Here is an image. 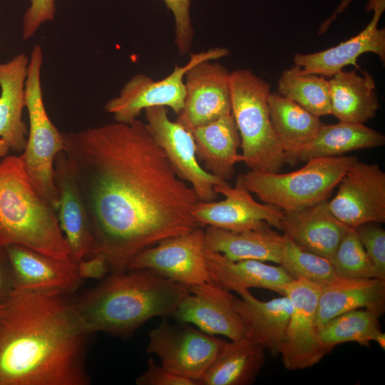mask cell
<instances>
[{"mask_svg":"<svg viewBox=\"0 0 385 385\" xmlns=\"http://www.w3.org/2000/svg\"><path fill=\"white\" fill-rule=\"evenodd\" d=\"M93 237L111 273L139 252L199 227V199L180 178L146 124L114 123L62 132ZM89 257V256H88Z\"/></svg>","mask_w":385,"mask_h":385,"instance_id":"obj_1","label":"cell"},{"mask_svg":"<svg viewBox=\"0 0 385 385\" xmlns=\"http://www.w3.org/2000/svg\"><path fill=\"white\" fill-rule=\"evenodd\" d=\"M88 334L67 293L14 289L0 308V385H88Z\"/></svg>","mask_w":385,"mask_h":385,"instance_id":"obj_2","label":"cell"},{"mask_svg":"<svg viewBox=\"0 0 385 385\" xmlns=\"http://www.w3.org/2000/svg\"><path fill=\"white\" fill-rule=\"evenodd\" d=\"M189 288L149 270H129L112 273L73 306L88 334L128 337L153 317L172 315Z\"/></svg>","mask_w":385,"mask_h":385,"instance_id":"obj_3","label":"cell"},{"mask_svg":"<svg viewBox=\"0 0 385 385\" xmlns=\"http://www.w3.org/2000/svg\"><path fill=\"white\" fill-rule=\"evenodd\" d=\"M19 245L73 260L56 212L31 185L20 155L0 162V246Z\"/></svg>","mask_w":385,"mask_h":385,"instance_id":"obj_4","label":"cell"},{"mask_svg":"<svg viewBox=\"0 0 385 385\" xmlns=\"http://www.w3.org/2000/svg\"><path fill=\"white\" fill-rule=\"evenodd\" d=\"M230 86L243 163L250 170L279 172L287 160L270 119V83L250 70L237 69L230 73Z\"/></svg>","mask_w":385,"mask_h":385,"instance_id":"obj_5","label":"cell"},{"mask_svg":"<svg viewBox=\"0 0 385 385\" xmlns=\"http://www.w3.org/2000/svg\"><path fill=\"white\" fill-rule=\"evenodd\" d=\"M358 158H315L302 168L280 173L250 170L237 182L262 201L282 211H295L327 200L333 189Z\"/></svg>","mask_w":385,"mask_h":385,"instance_id":"obj_6","label":"cell"},{"mask_svg":"<svg viewBox=\"0 0 385 385\" xmlns=\"http://www.w3.org/2000/svg\"><path fill=\"white\" fill-rule=\"evenodd\" d=\"M43 61L42 48L36 44L29 58L25 83L29 128L26 145L20 157L32 187L57 212L59 195L53 178V164L65 146L62 132L53 123L45 108L41 79Z\"/></svg>","mask_w":385,"mask_h":385,"instance_id":"obj_7","label":"cell"},{"mask_svg":"<svg viewBox=\"0 0 385 385\" xmlns=\"http://www.w3.org/2000/svg\"><path fill=\"white\" fill-rule=\"evenodd\" d=\"M226 48H213L192 53L183 66L175 63L172 72L163 79L155 81L139 73L133 76L122 88L118 96L107 101L105 111L113 115L116 122L130 123L141 112L153 106L170 108L179 114L185 96L184 78L192 66L204 61L216 60L229 55Z\"/></svg>","mask_w":385,"mask_h":385,"instance_id":"obj_8","label":"cell"},{"mask_svg":"<svg viewBox=\"0 0 385 385\" xmlns=\"http://www.w3.org/2000/svg\"><path fill=\"white\" fill-rule=\"evenodd\" d=\"M148 337V354L157 355L167 370L198 384L228 342L190 324H172L166 317L149 332Z\"/></svg>","mask_w":385,"mask_h":385,"instance_id":"obj_9","label":"cell"},{"mask_svg":"<svg viewBox=\"0 0 385 385\" xmlns=\"http://www.w3.org/2000/svg\"><path fill=\"white\" fill-rule=\"evenodd\" d=\"M321 289L318 284L297 278L285 289L292 309L279 354L287 370L312 367L332 351L322 341L316 324Z\"/></svg>","mask_w":385,"mask_h":385,"instance_id":"obj_10","label":"cell"},{"mask_svg":"<svg viewBox=\"0 0 385 385\" xmlns=\"http://www.w3.org/2000/svg\"><path fill=\"white\" fill-rule=\"evenodd\" d=\"M149 270L188 287L211 282L205 255V229L165 239L137 253L127 270Z\"/></svg>","mask_w":385,"mask_h":385,"instance_id":"obj_11","label":"cell"},{"mask_svg":"<svg viewBox=\"0 0 385 385\" xmlns=\"http://www.w3.org/2000/svg\"><path fill=\"white\" fill-rule=\"evenodd\" d=\"M144 111L149 132L178 176L189 183L200 201L215 200L217 193L214 186L227 181L210 173L199 164L191 131L176 120H171L164 106L150 107Z\"/></svg>","mask_w":385,"mask_h":385,"instance_id":"obj_12","label":"cell"},{"mask_svg":"<svg viewBox=\"0 0 385 385\" xmlns=\"http://www.w3.org/2000/svg\"><path fill=\"white\" fill-rule=\"evenodd\" d=\"M338 185L328 205L339 221L352 229L385 222V173L378 164L356 161Z\"/></svg>","mask_w":385,"mask_h":385,"instance_id":"obj_13","label":"cell"},{"mask_svg":"<svg viewBox=\"0 0 385 385\" xmlns=\"http://www.w3.org/2000/svg\"><path fill=\"white\" fill-rule=\"evenodd\" d=\"M214 190L225 198L219 202L199 200L195 205L192 216L199 227L242 232L269 224L281 230L283 211L274 205L257 202L239 183L233 188L227 182L215 185Z\"/></svg>","mask_w":385,"mask_h":385,"instance_id":"obj_14","label":"cell"},{"mask_svg":"<svg viewBox=\"0 0 385 385\" xmlns=\"http://www.w3.org/2000/svg\"><path fill=\"white\" fill-rule=\"evenodd\" d=\"M172 316L178 322L195 325L211 335H222L230 341L252 337L233 307L235 296L212 281L191 286Z\"/></svg>","mask_w":385,"mask_h":385,"instance_id":"obj_15","label":"cell"},{"mask_svg":"<svg viewBox=\"0 0 385 385\" xmlns=\"http://www.w3.org/2000/svg\"><path fill=\"white\" fill-rule=\"evenodd\" d=\"M230 73L221 63L210 61L190 68L184 78L183 108L176 121L190 130L230 114Z\"/></svg>","mask_w":385,"mask_h":385,"instance_id":"obj_16","label":"cell"},{"mask_svg":"<svg viewBox=\"0 0 385 385\" xmlns=\"http://www.w3.org/2000/svg\"><path fill=\"white\" fill-rule=\"evenodd\" d=\"M8 255L14 289L71 293L82 279L73 260H57L19 245L4 247Z\"/></svg>","mask_w":385,"mask_h":385,"instance_id":"obj_17","label":"cell"},{"mask_svg":"<svg viewBox=\"0 0 385 385\" xmlns=\"http://www.w3.org/2000/svg\"><path fill=\"white\" fill-rule=\"evenodd\" d=\"M53 178L59 195L58 220L71 258L78 263L90 256L93 237L86 205L71 161L65 150L56 157Z\"/></svg>","mask_w":385,"mask_h":385,"instance_id":"obj_18","label":"cell"},{"mask_svg":"<svg viewBox=\"0 0 385 385\" xmlns=\"http://www.w3.org/2000/svg\"><path fill=\"white\" fill-rule=\"evenodd\" d=\"M384 11H374L371 21L359 34L341 42L336 46L312 53H295L294 65L304 73L332 77L348 66L359 69L358 58L367 52L378 55L385 61V29L378 28Z\"/></svg>","mask_w":385,"mask_h":385,"instance_id":"obj_19","label":"cell"},{"mask_svg":"<svg viewBox=\"0 0 385 385\" xmlns=\"http://www.w3.org/2000/svg\"><path fill=\"white\" fill-rule=\"evenodd\" d=\"M349 229L331 212L327 200L283 211L281 230L303 249L329 260Z\"/></svg>","mask_w":385,"mask_h":385,"instance_id":"obj_20","label":"cell"},{"mask_svg":"<svg viewBox=\"0 0 385 385\" xmlns=\"http://www.w3.org/2000/svg\"><path fill=\"white\" fill-rule=\"evenodd\" d=\"M205 255L211 280L230 292L263 288L284 296L287 287L294 279L280 265L255 260L232 261L205 247Z\"/></svg>","mask_w":385,"mask_h":385,"instance_id":"obj_21","label":"cell"},{"mask_svg":"<svg viewBox=\"0 0 385 385\" xmlns=\"http://www.w3.org/2000/svg\"><path fill=\"white\" fill-rule=\"evenodd\" d=\"M358 309L379 317L384 314L385 279L337 277L322 285L316 312L317 328L337 315Z\"/></svg>","mask_w":385,"mask_h":385,"instance_id":"obj_22","label":"cell"},{"mask_svg":"<svg viewBox=\"0 0 385 385\" xmlns=\"http://www.w3.org/2000/svg\"><path fill=\"white\" fill-rule=\"evenodd\" d=\"M29 57L22 53L0 63V138L10 150L24 151L28 129L22 120Z\"/></svg>","mask_w":385,"mask_h":385,"instance_id":"obj_23","label":"cell"},{"mask_svg":"<svg viewBox=\"0 0 385 385\" xmlns=\"http://www.w3.org/2000/svg\"><path fill=\"white\" fill-rule=\"evenodd\" d=\"M195 143L197 160L205 170L217 178L227 181L235 173V166L243 162L238 153L241 139L232 113L190 130Z\"/></svg>","mask_w":385,"mask_h":385,"instance_id":"obj_24","label":"cell"},{"mask_svg":"<svg viewBox=\"0 0 385 385\" xmlns=\"http://www.w3.org/2000/svg\"><path fill=\"white\" fill-rule=\"evenodd\" d=\"M284 236L267 224L260 228L233 232L207 226L205 247L232 261L255 260L279 265Z\"/></svg>","mask_w":385,"mask_h":385,"instance_id":"obj_25","label":"cell"},{"mask_svg":"<svg viewBox=\"0 0 385 385\" xmlns=\"http://www.w3.org/2000/svg\"><path fill=\"white\" fill-rule=\"evenodd\" d=\"M235 297L233 307L258 340L272 356L279 354L292 313V303L287 296L268 301L257 299L250 289L241 290Z\"/></svg>","mask_w":385,"mask_h":385,"instance_id":"obj_26","label":"cell"},{"mask_svg":"<svg viewBox=\"0 0 385 385\" xmlns=\"http://www.w3.org/2000/svg\"><path fill=\"white\" fill-rule=\"evenodd\" d=\"M329 81L331 114L340 122L364 124L373 118L379 103L375 82L367 71H341Z\"/></svg>","mask_w":385,"mask_h":385,"instance_id":"obj_27","label":"cell"},{"mask_svg":"<svg viewBox=\"0 0 385 385\" xmlns=\"http://www.w3.org/2000/svg\"><path fill=\"white\" fill-rule=\"evenodd\" d=\"M384 143V134L364 124L340 121L334 125L323 124L309 143L287 158V163L340 156L354 150L380 147Z\"/></svg>","mask_w":385,"mask_h":385,"instance_id":"obj_28","label":"cell"},{"mask_svg":"<svg viewBox=\"0 0 385 385\" xmlns=\"http://www.w3.org/2000/svg\"><path fill=\"white\" fill-rule=\"evenodd\" d=\"M265 347L253 337L227 342L200 381L202 385H248L265 364Z\"/></svg>","mask_w":385,"mask_h":385,"instance_id":"obj_29","label":"cell"},{"mask_svg":"<svg viewBox=\"0 0 385 385\" xmlns=\"http://www.w3.org/2000/svg\"><path fill=\"white\" fill-rule=\"evenodd\" d=\"M268 105L272 125L286 160L309 143L324 124L319 117L279 93H270Z\"/></svg>","mask_w":385,"mask_h":385,"instance_id":"obj_30","label":"cell"},{"mask_svg":"<svg viewBox=\"0 0 385 385\" xmlns=\"http://www.w3.org/2000/svg\"><path fill=\"white\" fill-rule=\"evenodd\" d=\"M278 91L317 117L331 114L329 81L324 76L304 73L294 65L282 73Z\"/></svg>","mask_w":385,"mask_h":385,"instance_id":"obj_31","label":"cell"},{"mask_svg":"<svg viewBox=\"0 0 385 385\" xmlns=\"http://www.w3.org/2000/svg\"><path fill=\"white\" fill-rule=\"evenodd\" d=\"M379 317L375 313L358 309L344 312L328 320L318 328L323 343L332 350L338 344L356 342L369 346L381 332Z\"/></svg>","mask_w":385,"mask_h":385,"instance_id":"obj_32","label":"cell"},{"mask_svg":"<svg viewBox=\"0 0 385 385\" xmlns=\"http://www.w3.org/2000/svg\"><path fill=\"white\" fill-rule=\"evenodd\" d=\"M279 265L294 279L304 278L321 286L337 277L329 260L307 251L287 235Z\"/></svg>","mask_w":385,"mask_h":385,"instance_id":"obj_33","label":"cell"},{"mask_svg":"<svg viewBox=\"0 0 385 385\" xmlns=\"http://www.w3.org/2000/svg\"><path fill=\"white\" fill-rule=\"evenodd\" d=\"M329 260L337 277L379 278L355 229L347 230Z\"/></svg>","mask_w":385,"mask_h":385,"instance_id":"obj_34","label":"cell"},{"mask_svg":"<svg viewBox=\"0 0 385 385\" xmlns=\"http://www.w3.org/2000/svg\"><path fill=\"white\" fill-rule=\"evenodd\" d=\"M379 277L385 279V231L380 224L369 222L355 229Z\"/></svg>","mask_w":385,"mask_h":385,"instance_id":"obj_35","label":"cell"},{"mask_svg":"<svg viewBox=\"0 0 385 385\" xmlns=\"http://www.w3.org/2000/svg\"><path fill=\"white\" fill-rule=\"evenodd\" d=\"M174 16L175 44L181 56L188 54L192 47L194 30L191 22V0H163Z\"/></svg>","mask_w":385,"mask_h":385,"instance_id":"obj_36","label":"cell"},{"mask_svg":"<svg viewBox=\"0 0 385 385\" xmlns=\"http://www.w3.org/2000/svg\"><path fill=\"white\" fill-rule=\"evenodd\" d=\"M55 14V0H30L23 17V39L31 38L43 24L53 20Z\"/></svg>","mask_w":385,"mask_h":385,"instance_id":"obj_37","label":"cell"},{"mask_svg":"<svg viewBox=\"0 0 385 385\" xmlns=\"http://www.w3.org/2000/svg\"><path fill=\"white\" fill-rule=\"evenodd\" d=\"M137 385H199L190 379L178 375L158 365L149 358L145 371L135 379Z\"/></svg>","mask_w":385,"mask_h":385,"instance_id":"obj_38","label":"cell"},{"mask_svg":"<svg viewBox=\"0 0 385 385\" xmlns=\"http://www.w3.org/2000/svg\"><path fill=\"white\" fill-rule=\"evenodd\" d=\"M76 265L78 274L83 280L101 279L110 272L106 259L101 254L91 255L89 258H85Z\"/></svg>","mask_w":385,"mask_h":385,"instance_id":"obj_39","label":"cell"},{"mask_svg":"<svg viewBox=\"0 0 385 385\" xmlns=\"http://www.w3.org/2000/svg\"><path fill=\"white\" fill-rule=\"evenodd\" d=\"M14 290L10 261L5 247L0 246V301L7 299Z\"/></svg>","mask_w":385,"mask_h":385,"instance_id":"obj_40","label":"cell"},{"mask_svg":"<svg viewBox=\"0 0 385 385\" xmlns=\"http://www.w3.org/2000/svg\"><path fill=\"white\" fill-rule=\"evenodd\" d=\"M353 0H342L337 6L334 14L325 21L320 26L319 34H321L327 31L331 23L337 18V16L343 12L351 4Z\"/></svg>","mask_w":385,"mask_h":385,"instance_id":"obj_41","label":"cell"},{"mask_svg":"<svg viewBox=\"0 0 385 385\" xmlns=\"http://www.w3.org/2000/svg\"><path fill=\"white\" fill-rule=\"evenodd\" d=\"M376 9L384 10L385 9V0H369L366 11L369 13L371 11Z\"/></svg>","mask_w":385,"mask_h":385,"instance_id":"obj_42","label":"cell"},{"mask_svg":"<svg viewBox=\"0 0 385 385\" xmlns=\"http://www.w3.org/2000/svg\"><path fill=\"white\" fill-rule=\"evenodd\" d=\"M9 150L10 149L5 140L0 138V158L7 155Z\"/></svg>","mask_w":385,"mask_h":385,"instance_id":"obj_43","label":"cell"},{"mask_svg":"<svg viewBox=\"0 0 385 385\" xmlns=\"http://www.w3.org/2000/svg\"><path fill=\"white\" fill-rule=\"evenodd\" d=\"M374 342H376L381 349H385V334L382 332V331L379 332V334L376 336Z\"/></svg>","mask_w":385,"mask_h":385,"instance_id":"obj_44","label":"cell"},{"mask_svg":"<svg viewBox=\"0 0 385 385\" xmlns=\"http://www.w3.org/2000/svg\"><path fill=\"white\" fill-rule=\"evenodd\" d=\"M1 304H2V302L0 301V308L1 307Z\"/></svg>","mask_w":385,"mask_h":385,"instance_id":"obj_45","label":"cell"},{"mask_svg":"<svg viewBox=\"0 0 385 385\" xmlns=\"http://www.w3.org/2000/svg\"><path fill=\"white\" fill-rule=\"evenodd\" d=\"M0 42H1V39H0Z\"/></svg>","mask_w":385,"mask_h":385,"instance_id":"obj_46","label":"cell"}]
</instances>
